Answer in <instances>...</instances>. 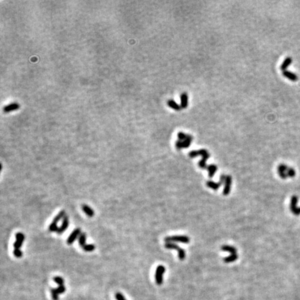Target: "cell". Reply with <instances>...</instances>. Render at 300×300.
Returning a JSON list of instances; mask_svg holds the SVG:
<instances>
[{"label":"cell","instance_id":"7c38bea8","mask_svg":"<svg viewBox=\"0 0 300 300\" xmlns=\"http://www.w3.org/2000/svg\"><path fill=\"white\" fill-rule=\"evenodd\" d=\"M231 182H232V179L231 176H226V181H225V186L224 191H223V195H228L229 194V192L231 191Z\"/></svg>","mask_w":300,"mask_h":300},{"label":"cell","instance_id":"d6986e66","mask_svg":"<svg viewBox=\"0 0 300 300\" xmlns=\"http://www.w3.org/2000/svg\"><path fill=\"white\" fill-rule=\"evenodd\" d=\"M222 250L225 251H228V252L231 253V254H237L236 249L230 245H223L222 247Z\"/></svg>","mask_w":300,"mask_h":300},{"label":"cell","instance_id":"6da1fadb","mask_svg":"<svg viewBox=\"0 0 300 300\" xmlns=\"http://www.w3.org/2000/svg\"><path fill=\"white\" fill-rule=\"evenodd\" d=\"M66 216V212L65 211H61L54 218L52 222L51 223L49 226V231L51 232H57L58 230V227L57 226L58 222L61 221V219H63L64 217Z\"/></svg>","mask_w":300,"mask_h":300},{"label":"cell","instance_id":"4fadbf2b","mask_svg":"<svg viewBox=\"0 0 300 300\" xmlns=\"http://www.w3.org/2000/svg\"><path fill=\"white\" fill-rule=\"evenodd\" d=\"M188 105V95L187 92H182L181 95V106L182 109H186Z\"/></svg>","mask_w":300,"mask_h":300},{"label":"cell","instance_id":"2e32d148","mask_svg":"<svg viewBox=\"0 0 300 300\" xmlns=\"http://www.w3.org/2000/svg\"><path fill=\"white\" fill-rule=\"evenodd\" d=\"M19 108V105L17 103H13L10 104L6 106L4 109H3V111L5 113H8L11 111H13L14 110H17Z\"/></svg>","mask_w":300,"mask_h":300},{"label":"cell","instance_id":"1f68e13d","mask_svg":"<svg viewBox=\"0 0 300 300\" xmlns=\"http://www.w3.org/2000/svg\"><path fill=\"white\" fill-rule=\"evenodd\" d=\"M199 152H198V150H192L191 152L189 153V156L191 158H195L197 156H199Z\"/></svg>","mask_w":300,"mask_h":300},{"label":"cell","instance_id":"603a6c76","mask_svg":"<svg viewBox=\"0 0 300 300\" xmlns=\"http://www.w3.org/2000/svg\"><path fill=\"white\" fill-rule=\"evenodd\" d=\"M238 259V255H237V254H231L230 256H227V257H226V258L224 259V261L225 263H231V262H234L236 260Z\"/></svg>","mask_w":300,"mask_h":300},{"label":"cell","instance_id":"cb8c5ba5","mask_svg":"<svg viewBox=\"0 0 300 300\" xmlns=\"http://www.w3.org/2000/svg\"><path fill=\"white\" fill-rule=\"evenodd\" d=\"M82 248L84 249V251H88V252H90V251H94L95 250L96 247H95V245L94 244H86V245H85Z\"/></svg>","mask_w":300,"mask_h":300},{"label":"cell","instance_id":"f1b7e54d","mask_svg":"<svg viewBox=\"0 0 300 300\" xmlns=\"http://www.w3.org/2000/svg\"><path fill=\"white\" fill-rule=\"evenodd\" d=\"M56 292H57L58 294H62V293H63L66 292V287H65V285H58V287H57L56 288Z\"/></svg>","mask_w":300,"mask_h":300},{"label":"cell","instance_id":"d4e9b609","mask_svg":"<svg viewBox=\"0 0 300 300\" xmlns=\"http://www.w3.org/2000/svg\"><path fill=\"white\" fill-rule=\"evenodd\" d=\"M53 280L55 283L58 284V285H63L64 284V279L62 278L61 276H54L53 278Z\"/></svg>","mask_w":300,"mask_h":300},{"label":"cell","instance_id":"7402d4cb","mask_svg":"<svg viewBox=\"0 0 300 300\" xmlns=\"http://www.w3.org/2000/svg\"><path fill=\"white\" fill-rule=\"evenodd\" d=\"M79 243L81 247H83L85 245H86V234L85 233H81L80 236L78 238Z\"/></svg>","mask_w":300,"mask_h":300},{"label":"cell","instance_id":"9c48e42d","mask_svg":"<svg viewBox=\"0 0 300 300\" xmlns=\"http://www.w3.org/2000/svg\"><path fill=\"white\" fill-rule=\"evenodd\" d=\"M81 234V232L80 229L77 228V229H75V230L72 232L71 234L70 235V236L68 237V238H67V244H68V245L72 244V243L74 242L75 240H76V238H77L78 237H79Z\"/></svg>","mask_w":300,"mask_h":300},{"label":"cell","instance_id":"3957f363","mask_svg":"<svg viewBox=\"0 0 300 300\" xmlns=\"http://www.w3.org/2000/svg\"><path fill=\"white\" fill-rule=\"evenodd\" d=\"M165 272V268L163 265H158L155 273V280L158 285H161L163 281V274Z\"/></svg>","mask_w":300,"mask_h":300},{"label":"cell","instance_id":"5b68a950","mask_svg":"<svg viewBox=\"0 0 300 300\" xmlns=\"http://www.w3.org/2000/svg\"><path fill=\"white\" fill-rule=\"evenodd\" d=\"M165 241L166 242H179L183 243H188L190 242V238L188 236H174L165 238Z\"/></svg>","mask_w":300,"mask_h":300},{"label":"cell","instance_id":"44dd1931","mask_svg":"<svg viewBox=\"0 0 300 300\" xmlns=\"http://www.w3.org/2000/svg\"><path fill=\"white\" fill-rule=\"evenodd\" d=\"M192 139H193V137H192L191 135H188V138H186L185 140L182 141L183 148H189V147L191 146V142L192 141Z\"/></svg>","mask_w":300,"mask_h":300},{"label":"cell","instance_id":"9a60e30c","mask_svg":"<svg viewBox=\"0 0 300 300\" xmlns=\"http://www.w3.org/2000/svg\"><path fill=\"white\" fill-rule=\"evenodd\" d=\"M81 208L83 211L84 212V213L87 215L88 216L90 217H92L94 216L95 212L93 211V209L92 208H90L89 206H88L86 204H83L81 206Z\"/></svg>","mask_w":300,"mask_h":300},{"label":"cell","instance_id":"4dcf8cb0","mask_svg":"<svg viewBox=\"0 0 300 300\" xmlns=\"http://www.w3.org/2000/svg\"><path fill=\"white\" fill-rule=\"evenodd\" d=\"M115 298L116 300H126L124 296L121 293H116L115 295Z\"/></svg>","mask_w":300,"mask_h":300},{"label":"cell","instance_id":"e0dca14e","mask_svg":"<svg viewBox=\"0 0 300 300\" xmlns=\"http://www.w3.org/2000/svg\"><path fill=\"white\" fill-rule=\"evenodd\" d=\"M167 104H168V105L169 108H171L173 110H175V111H179L180 110L182 109L181 105H179V104H178L176 102V101H174V100H169L168 101V102H167Z\"/></svg>","mask_w":300,"mask_h":300},{"label":"cell","instance_id":"277c9868","mask_svg":"<svg viewBox=\"0 0 300 300\" xmlns=\"http://www.w3.org/2000/svg\"><path fill=\"white\" fill-rule=\"evenodd\" d=\"M165 247L167 249H175L179 254V258L180 260H183L186 258V251L182 248L179 247L177 245L172 242H166Z\"/></svg>","mask_w":300,"mask_h":300},{"label":"cell","instance_id":"d6a6232c","mask_svg":"<svg viewBox=\"0 0 300 300\" xmlns=\"http://www.w3.org/2000/svg\"><path fill=\"white\" fill-rule=\"evenodd\" d=\"M175 146H176V148L177 149H182L183 148V145H182V141H181V140H177L176 143H175Z\"/></svg>","mask_w":300,"mask_h":300},{"label":"cell","instance_id":"ac0fdd59","mask_svg":"<svg viewBox=\"0 0 300 300\" xmlns=\"http://www.w3.org/2000/svg\"><path fill=\"white\" fill-rule=\"evenodd\" d=\"M292 62H293V58H292L287 57L284 61V62H283L282 64L281 65V67H280V68H281V70H282L283 72L285 71L286 69L288 68V67L290 66V64L292 63Z\"/></svg>","mask_w":300,"mask_h":300},{"label":"cell","instance_id":"5bb4252c","mask_svg":"<svg viewBox=\"0 0 300 300\" xmlns=\"http://www.w3.org/2000/svg\"><path fill=\"white\" fill-rule=\"evenodd\" d=\"M283 75L292 81H297L299 79L298 76L296 74L290 71H288V70H285V71L283 72Z\"/></svg>","mask_w":300,"mask_h":300},{"label":"cell","instance_id":"8fae6325","mask_svg":"<svg viewBox=\"0 0 300 300\" xmlns=\"http://www.w3.org/2000/svg\"><path fill=\"white\" fill-rule=\"evenodd\" d=\"M288 168H288L286 165H284V164H281V165H279L277 170H278V173L279 174V176L281 177L282 179H285L288 177L287 172Z\"/></svg>","mask_w":300,"mask_h":300},{"label":"cell","instance_id":"ba28073f","mask_svg":"<svg viewBox=\"0 0 300 300\" xmlns=\"http://www.w3.org/2000/svg\"><path fill=\"white\" fill-rule=\"evenodd\" d=\"M298 202V197L297 196H293L291 198V202H290V210L293 212V214L298 215L300 214V208L297 206Z\"/></svg>","mask_w":300,"mask_h":300},{"label":"cell","instance_id":"83f0119b","mask_svg":"<svg viewBox=\"0 0 300 300\" xmlns=\"http://www.w3.org/2000/svg\"><path fill=\"white\" fill-rule=\"evenodd\" d=\"M13 254L14 256L17 257V258H21L22 255H23V253H22V251L20 250H18V249H14Z\"/></svg>","mask_w":300,"mask_h":300},{"label":"cell","instance_id":"52a82bcc","mask_svg":"<svg viewBox=\"0 0 300 300\" xmlns=\"http://www.w3.org/2000/svg\"><path fill=\"white\" fill-rule=\"evenodd\" d=\"M15 238H16L15 242H14L13 244L14 249H18V250H19L24 241L25 236L23 234L21 233V232H18V233H17L15 234Z\"/></svg>","mask_w":300,"mask_h":300},{"label":"cell","instance_id":"30bf717a","mask_svg":"<svg viewBox=\"0 0 300 300\" xmlns=\"http://www.w3.org/2000/svg\"><path fill=\"white\" fill-rule=\"evenodd\" d=\"M68 226H69V218L68 217H67V216H66L63 219V221H62V224L60 226V227H58V230L57 231V233L58 234H62L63 232L66 231V230L67 228H68Z\"/></svg>","mask_w":300,"mask_h":300},{"label":"cell","instance_id":"484cf974","mask_svg":"<svg viewBox=\"0 0 300 300\" xmlns=\"http://www.w3.org/2000/svg\"><path fill=\"white\" fill-rule=\"evenodd\" d=\"M188 134H185V133L182 132V131H180L177 134V137H178V138H179V140H181V141L185 140L186 138H188Z\"/></svg>","mask_w":300,"mask_h":300},{"label":"cell","instance_id":"7a4b0ae2","mask_svg":"<svg viewBox=\"0 0 300 300\" xmlns=\"http://www.w3.org/2000/svg\"><path fill=\"white\" fill-rule=\"evenodd\" d=\"M198 152H199V156L201 155L202 156V159L201 160L199 163V168L202 169H206L208 166L206 165V161H207L208 158L210 157V154L208 152L207 150L204 149L198 150Z\"/></svg>","mask_w":300,"mask_h":300},{"label":"cell","instance_id":"ffe728a7","mask_svg":"<svg viewBox=\"0 0 300 300\" xmlns=\"http://www.w3.org/2000/svg\"><path fill=\"white\" fill-rule=\"evenodd\" d=\"M208 170V175L209 177H213V175L216 173V172L217 169V167L216 165H209L207 166L206 168Z\"/></svg>","mask_w":300,"mask_h":300},{"label":"cell","instance_id":"f546056e","mask_svg":"<svg viewBox=\"0 0 300 300\" xmlns=\"http://www.w3.org/2000/svg\"><path fill=\"white\" fill-rule=\"evenodd\" d=\"M288 177H293L295 176V170L292 168H289L287 172Z\"/></svg>","mask_w":300,"mask_h":300},{"label":"cell","instance_id":"8992f818","mask_svg":"<svg viewBox=\"0 0 300 300\" xmlns=\"http://www.w3.org/2000/svg\"><path fill=\"white\" fill-rule=\"evenodd\" d=\"M226 178V176L222 174L220 176V181L218 183H215L213 182H211V181H209V182H207V183H206V186H207L208 188L213 189L214 191H217V190L218 189L220 186L223 184V183H225Z\"/></svg>","mask_w":300,"mask_h":300},{"label":"cell","instance_id":"4316f807","mask_svg":"<svg viewBox=\"0 0 300 300\" xmlns=\"http://www.w3.org/2000/svg\"><path fill=\"white\" fill-rule=\"evenodd\" d=\"M51 293H52V297L53 300H58V293L56 292V288H52L50 290Z\"/></svg>","mask_w":300,"mask_h":300}]
</instances>
